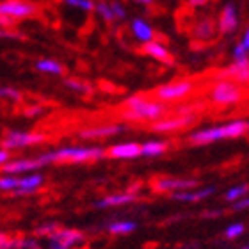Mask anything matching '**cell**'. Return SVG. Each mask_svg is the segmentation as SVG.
<instances>
[{
	"label": "cell",
	"instance_id": "obj_1",
	"mask_svg": "<svg viewBox=\"0 0 249 249\" xmlns=\"http://www.w3.org/2000/svg\"><path fill=\"white\" fill-rule=\"evenodd\" d=\"M107 157V150L102 146H61L57 150L41 153L45 164H86L96 162Z\"/></svg>",
	"mask_w": 249,
	"mask_h": 249
},
{
	"label": "cell",
	"instance_id": "obj_2",
	"mask_svg": "<svg viewBox=\"0 0 249 249\" xmlns=\"http://www.w3.org/2000/svg\"><path fill=\"white\" fill-rule=\"evenodd\" d=\"M249 132V123L244 120H233L223 124H213L208 128L194 130L189 135V141L192 144H210L223 139H235Z\"/></svg>",
	"mask_w": 249,
	"mask_h": 249
},
{
	"label": "cell",
	"instance_id": "obj_3",
	"mask_svg": "<svg viewBox=\"0 0 249 249\" xmlns=\"http://www.w3.org/2000/svg\"><path fill=\"white\" fill-rule=\"evenodd\" d=\"M166 114V105L159 100H146L144 96H130L124 100L123 120L126 121H157L164 120L162 116Z\"/></svg>",
	"mask_w": 249,
	"mask_h": 249
},
{
	"label": "cell",
	"instance_id": "obj_4",
	"mask_svg": "<svg viewBox=\"0 0 249 249\" xmlns=\"http://www.w3.org/2000/svg\"><path fill=\"white\" fill-rule=\"evenodd\" d=\"M45 139H47V137H45L43 134H37V132L9 130V132L4 135V139H2V148H4V150H9V151L23 150V148H29V146L41 144Z\"/></svg>",
	"mask_w": 249,
	"mask_h": 249
},
{
	"label": "cell",
	"instance_id": "obj_5",
	"mask_svg": "<svg viewBox=\"0 0 249 249\" xmlns=\"http://www.w3.org/2000/svg\"><path fill=\"white\" fill-rule=\"evenodd\" d=\"M47 249H75L84 244V233L73 228H59L45 239Z\"/></svg>",
	"mask_w": 249,
	"mask_h": 249
},
{
	"label": "cell",
	"instance_id": "obj_6",
	"mask_svg": "<svg viewBox=\"0 0 249 249\" xmlns=\"http://www.w3.org/2000/svg\"><path fill=\"white\" fill-rule=\"evenodd\" d=\"M242 96L239 84L233 80H221L210 91V100L217 105H233Z\"/></svg>",
	"mask_w": 249,
	"mask_h": 249
},
{
	"label": "cell",
	"instance_id": "obj_7",
	"mask_svg": "<svg viewBox=\"0 0 249 249\" xmlns=\"http://www.w3.org/2000/svg\"><path fill=\"white\" fill-rule=\"evenodd\" d=\"M45 166L47 164L43 162L41 155H37V157H27V159H13L7 166L2 167V171H4V175H11V177H23V175L37 173Z\"/></svg>",
	"mask_w": 249,
	"mask_h": 249
},
{
	"label": "cell",
	"instance_id": "obj_8",
	"mask_svg": "<svg viewBox=\"0 0 249 249\" xmlns=\"http://www.w3.org/2000/svg\"><path fill=\"white\" fill-rule=\"evenodd\" d=\"M197 180L192 178H177V177H162L153 182V191L160 192V194H178L183 191H191L196 189Z\"/></svg>",
	"mask_w": 249,
	"mask_h": 249
},
{
	"label": "cell",
	"instance_id": "obj_9",
	"mask_svg": "<svg viewBox=\"0 0 249 249\" xmlns=\"http://www.w3.org/2000/svg\"><path fill=\"white\" fill-rule=\"evenodd\" d=\"M192 86L189 80H180V82H171V84H166V86H160V88L157 89V98L159 102H178V100L185 98L187 94L192 93Z\"/></svg>",
	"mask_w": 249,
	"mask_h": 249
},
{
	"label": "cell",
	"instance_id": "obj_10",
	"mask_svg": "<svg viewBox=\"0 0 249 249\" xmlns=\"http://www.w3.org/2000/svg\"><path fill=\"white\" fill-rule=\"evenodd\" d=\"M139 199V194L134 191H121L114 192V194H107V196L100 197L98 201H94L96 208H118V207H126L132 205Z\"/></svg>",
	"mask_w": 249,
	"mask_h": 249
},
{
	"label": "cell",
	"instance_id": "obj_11",
	"mask_svg": "<svg viewBox=\"0 0 249 249\" xmlns=\"http://www.w3.org/2000/svg\"><path fill=\"white\" fill-rule=\"evenodd\" d=\"M45 185V175L43 173H31V175H23L18 177V185H16L15 196H31L39 192Z\"/></svg>",
	"mask_w": 249,
	"mask_h": 249
},
{
	"label": "cell",
	"instance_id": "obj_12",
	"mask_svg": "<svg viewBox=\"0 0 249 249\" xmlns=\"http://www.w3.org/2000/svg\"><path fill=\"white\" fill-rule=\"evenodd\" d=\"M36 13L34 4H29L25 0H7L0 4V15L9 16V18H27Z\"/></svg>",
	"mask_w": 249,
	"mask_h": 249
},
{
	"label": "cell",
	"instance_id": "obj_13",
	"mask_svg": "<svg viewBox=\"0 0 249 249\" xmlns=\"http://www.w3.org/2000/svg\"><path fill=\"white\" fill-rule=\"evenodd\" d=\"M107 157L116 159V160H132L141 155V144L139 142H118L112 144L107 150Z\"/></svg>",
	"mask_w": 249,
	"mask_h": 249
},
{
	"label": "cell",
	"instance_id": "obj_14",
	"mask_svg": "<svg viewBox=\"0 0 249 249\" xmlns=\"http://www.w3.org/2000/svg\"><path fill=\"white\" fill-rule=\"evenodd\" d=\"M215 192V187H196V189H191V191H183L178 192V194H173V199L180 203H199L203 199H208L210 196H213Z\"/></svg>",
	"mask_w": 249,
	"mask_h": 249
},
{
	"label": "cell",
	"instance_id": "obj_15",
	"mask_svg": "<svg viewBox=\"0 0 249 249\" xmlns=\"http://www.w3.org/2000/svg\"><path fill=\"white\" fill-rule=\"evenodd\" d=\"M124 130V124H100V126H91L80 132L82 139H104V137H112V135L121 134Z\"/></svg>",
	"mask_w": 249,
	"mask_h": 249
},
{
	"label": "cell",
	"instance_id": "obj_16",
	"mask_svg": "<svg viewBox=\"0 0 249 249\" xmlns=\"http://www.w3.org/2000/svg\"><path fill=\"white\" fill-rule=\"evenodd\" d=\"M192 121H194V116L180 114V116H175V118H166V120L153 123V130L155 132H173V130H180L183 126H189Z\"/></svg>",
	"mask_w": 249,
	"mask_h": 249
},
{
	"label": "cell",
	"instance_id": "obj_17",
	"mask_svg": "<svg viewBox=\"0 0 249 249\" xmlns=\"http://www.w3.org/2000/svg\"><path fill=\"white\" fill-rule=\"evenodd\" d=\"M226 77H231L233 82L237 84H248L249 82V59H240V61H233V64L223 73Z\"/></svg>",
	"mask_w": 249,
	"mask_h": 249
},
{
	"label": "cell",
	"instance_id": "obj_18",
	"mask_svg": "<svg viewBox=\"0 0 249 249\" xmlns=\"http://www.w3.org/2000/svg\"><path fill=\"white\" fill-rule=\"evenodd\" d=\"M237 11H235L233 4L224 5L223 11H221V16H219V32L223 34H230L237 29Z\"/></svg>",
	"mask_w": 249,
	"mask_h": 249
},
{
	"label": "cell",
	"instance_id": "obj_19",
	"mask_svg": "<svg viewBox=\"0 0 249 249\" xmlns=\"http://www.w3.org/2000/svg\"><path fill=\"white\" fill-rule=\"evenodd\" d=\"M130 29H132V34H134L139 41H142L146 45V43H151L153 41V29H151V25L148 23V21H144L142 18H134L132 20V25H130Z\"/></svg>",
	"mask_w": 249,
	"mask_h": 249
},
{
	"label": "cell",
	"instance_id": "obj_20",
	"mask_svg": "<svg viewBox=\"0 0 249 249\" xmlns=\"http://www.w3.org/2000/svg\"><path fill=\"white\" fill-rule=\"evenodd\" d=\"M105 230L110 235H130L137 230V223L130 221V219H116V221H110L105 226Z\"/></svg>",
	"mask_w": 249,
	"mask_h": 249
},
{
	"label": "cell",
	"instance_id": "obj_21",
	"mask_svg": "<svg viewBox=\"0 0 249 249\" xmlns=\"http://www.w3.org/2000/svg\"><path fill=\"white\" fill-rule=\"evenodd\" d=\"M167 150V144L164 141H146L141 144V155L148 157V159H155V157L164 155Z\"/></svg>",
	"mask_w": 249,
	"mask_h": 249
},
{
	"label": "cell",
	"instance_id": "obj_22",
	"mask_svg": "<svg viewBox=\"0 0 249 249\" xmlns=\"http://www.w3.org/2000/svg\"><path fill=\"white\" fill-rule=\"evenodd\" d=\"M144 52L150 55V57L157 59V61L160 62H169L171 64V59H169V52H167V48L159 41H151V43H146L144 45Z\"/></svg>",
	"mask_w": 249,
	"mask_h": 249
},
{
	"label": "cell",
	"instance_id": "obj_23",
	"mask_svg": "<svg viewBox=\"0 0 249 249\" xmlns=\"http://www.w3.org/2000/svg\"><path fill=\"white\" fill-rule=\"evenodd\" d=\"M246 196H249V183H239V185L230 187L228 191L224 192V201L233 205V203L244 199Z\"/></svg>",
	"mask_w": 249,
	"mask_h": 249
},
{
	"label": "cell",
	"instance_id": "obj_24",
	"mask_svg": "<svg viewBox=\"0 0 249 249\" xmlns=\"http://www.w3.org/2000/svg\"><path fill=\"white\" fill-rule=\"evenodd\" d=\"M36 70L41 73H50V75H61L62 73V66L57 61H52V59H41V61H37Z\"/></svg>",
	"mask_w": 249,
	"mask_h": 249
},
{
	"label": "cell",
	"instance_id": "obj_25",
	"mask_svg": "<svg viewBox=\"0 0 249 249\" xmlns=\"http://www.w3.org/2000/svg\"><path fill=\"white\" fill-rule=\"evenodd\" d=\"M244 233H246V224L240 223V221H235V223L228 224V226L224 228V239H228V240H237Z\"/></svg>",
	"mask_w": 249,
	"mask_h": 249
},
{
	"label": "cell",
	"instance_id": "obj_26",
	"mask_svg": "<svg viewBox=\"0 0 249 249\" xmlns=\"http://www.w3.org/2000/svg\"><path fill=\"white\" fill-rule=\"evenodd\" d=\"M61 226H59L57 223H52V221H47V223H41L37 224L36 228H34V237H37V239H47V237H50V235L55 231V230H59Z\"/></svg>",
	"mask_w": 249,
	"mask_h": 249
},
{
	"label": "cell",
	"instance_id": "obj_27",
	"mask_svg": "<svg viewBox=\"0 0 249 249\" xmlns=\"http://www.w3.org/2000/svg\"><path fill=\"white\" fill-rule=\"evenodd\" d=\"M64 86H66L68 89H71V91L80 93V94L93 93V88H91L89 84L82 82V80H77V78H66V80H64Z\"/></svg>",
	"mask_w": 249,
	"mask_h": 249
},
{
	"label": "cell",
	"instance_id": "obj_28",
	"mask_svg": "<svg viewBox=\"0 0 249 249\" xmlns=\"http://www.w3.org/2000/svg\"><path fill=\"white\" fill-rule=\"evenodd\" d=\"M194 34H196V37H199V39H210V37L213 36L212 21L205 20V21H201V23H197L196 29H194Z\"/></svg>",
	"mask_w": 249,
	"mask_h": 249
},
{
	"label": "cell",
	"instance_id": "obj_29",
	"mask_svg": "<svg viewBox=\"0 0 249 249\" xmlns=\"http://www.w3.org/2000/svg\"><path fill=\"white\" fill-rule=\"evenodd\" d=\"M94 9H96V13H98V15L102 16L105 21H109V23H110V21L116 20L114 11H112L110 4H107V2H104V0H102V2H96V7H94Z\"/></svg>",
	"mask_w": 249,
	"mask_h": 249
},
{
	"label": "cell",
	"instance_id": "obj_30",
	"mask_svg": "<svg viewBox=\"0 0 249 249\" xmlns=\"http://www.w3.org/2000/svg\"><path fill=\"white\" fill-rule=\"evenodd\" d=\"M20 239L21 237H16V235L2 233L0 235V249H20Z\"/></svg>",
	"mask_w": 249,
	"mask_h": 249
},
{
	"label": "cell",
	"instance_id": "obj_31",
	"mask_svg": "<svg viewBox=\"0 0 249 249\" xmlns=\"http://www.w3.org/2000/svg\"><path fill=\"white\" fill-rule=\"evenodd\" d=\"M66 5H70V7H78V9L86 11V13H91V11L96 7V4H94L93 0H62Z\"/></svg>",
	"mask_w": 249,
	"mask_h": 249
},
{
	"label": "cell",
	"instance_id": "obj_32",
	"mask_svg": "<svg viewBox=\"0 0 249 249\" xmlns=\"http://www.w3.org/2000/svg\"><path fill=\"white\" fill-rule=\"evenodd\" d=\"M0 96L5 100H11V102H20L21 100V93L18 89L15 88H9V86H5V88L0 89Z\"/></svg>",
	"mask_w": 249,
	"mask_h": 249
},
{
	"label": "cell",
	"instance_id": "obj_33",
	"mask_svg": "<svg viewBox=\"0 0 249 249\" xmlns=\"http://www.w3.org/2000/svg\"><path fill=\"white\" fill-rule=\"evenodd\" d=\"M41 242L37 237H21L20 239V249H39Z\"/></svg>",
	"mask_w": 249,
	"mask_h": 249
},
{
	"label": "cell",
	"instance_id": "obj_34",
	"mask_svg": "<svg viewBox=\"0 0 249 249\" xmlns=\"http://www.w3.org/2000/svg\"><path fill=\"white\" fill-rule=\"evenodd\" d=\"M246 57H248V50H246L244 45H242V43L235 45L233 47V61H240V59H246Z\"/></svg>",
	"mask_w": 249,
	"mask_h": 249
},
{
	"label": "cell",
	"instance_id": "obj_35",
	"mask_svg": "<svg viewBox=\"0 0 249 249\" xmlns=\"http://www.w3.org/2000/svg\"><path fill=\"white\" fill-rule=\"evenodd\" d=\"M231 210H233V212H244V210H249V196H246L244 199H240V201L233 203V205H231Z\"/></svg>",
	"mask_w": 249,
	"mask_h": 249
},
{
	"label": "cell",
	"instance_id": "obj_36",
	"mask_svg": "<svg viewBox=\"0 0 249 249\" xmlns=\"http://www.w3.org/2000/svg\"><path fill=\"white\" fill-rule=\"evenodd\" d=\"M110 7H112V11H114V16H116V18L123 20L124 16H126V11H124V7L120 4V2H112V4H110Z\"/></svg>",
	"mask_w": 249,
	"mask_h": 249
},
{
	"label": "cell",
	"instance_id": "obj_37",
	"mask_svg": "<svg viewBox=\"0 0 249 249\" xmlns=\"http://www.w3.org/2000/svg\"><path fill=\"white\" fill-rule=\"evenodd\" d=\"M11 160H13V159H11V151L2 148V150H0V164H2V167L7 166Z\"/></svg>",
	"mask_w": 249,
	"mask_h": 249
},
{
	"label": "cell",
	"instance_id": "obj_38",
	"mask_svg": "<svg viewBox=\"0 0 249 249\" xmlns=\"http://www.w3.org/2000/svg\"><path fill=\"white\" fill-rule=\"evenodd\" d=\"M39 114H43L41 107H29V109H25V116H29V118H32V116H39Z\"/></svg>",
	"mask_w": 249,
	"mask_h": 249
},
{
	"label": "cell",
	"instance_id": "obj_39",
	"mask_svg": "<svg viewBox=\"0 0 249 249\" xmlns=\"http://www.w3.org/2000/svg\"><path fill=\"white\" fill-rule=\"evenodd\" d=\"M242 45L246 47V50L249 52V27L246 29V32H244V36H242Z\"/></svg>",
	"mask_w": 249,
	"mask_h": 249
},
{
	"label": "cell",
	"instance_id": "obj_40",
	"mask_svg": "<svg viewBox=\"0 0 249 249\" xmlns=\"http://www.w3.org/2000/svg\"><path fill=\"white\" fill-rule=\"evenodd\" d=\"M207 2H210V0H189V4H191L192 7H199V5H205Z\"/></svg>",
	"mask_w": 249,
	"mask_h": 249
},
{
	"label": "cell",
	"instance_id": "obj_41",
	"mask_svg": "<svg viewBox=\"0 0 249 249\" xmlns=\"http://www.w3.org/2000/svg\"><path fill=\"white\" fill-rule=\"evenodd\" d=\"M137 2H139V4H150L151 0H137Z\"/></svg>",
	"mask_w": 249,
	"mask_h": 249
},
{
	"label": "cell",
	"instance_id": "obj_42",
	"mask_svg": "<svg viewBox=\"0 0 249 249\" xmlns=\"http://www.w3.org/2000/svg\"><path fill=\"white\" fill-rule=\"evenodd\" d=\"M240 249H249V244H244V246H242V248H240Z\"/></svg>",
	"mask_w": 249,
	"mask_h": 249
}]
</instances>
